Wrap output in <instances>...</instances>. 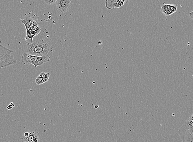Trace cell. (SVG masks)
Segmentation results:
<instances>
[{
	"label": "cell",
	"mask_w": 193,
	"mask_h": 142,
	"mask_svg": "<svg viewBox=\"0 0 193 142\" xmlns=\"http://www.w3.org/2000/svg\"><path fill=\"white\" fill-rule=\"evenodd\" d=\"M50 46L43 40H37L28 45L27 53L36 56L42 57L48 55Z\"/></svg>",
	"instance_id": "1"
},
{
	"label": "cell",
	"mask_w": 193,
	"mask_h": 142,
	"mask_svg": "<svg viewBox=\"0 0 193 142\" xmlns=\"http://www.w3.org/2000/svg\"><path fill=\"white\" fill-rule=\"evenodd\" d=\"M13 53L12 50L0 44V69L16 64L17 61L12 55Z\"/></svg>",
	"instance_id": "2"
},
{
	"label": "cell",
	"mask_w": 193,
	"mask_h": 142,
	"mask_svg": "<svg viewBox=\"0 0 193 142\" xmlns=\"http://www.w3.org/2000/svg\"><path fill=\"white\" fill-rule=\"evenodd\" d=\"M182 142H193V118L190 117L178 130Z\"/></svg>",
	"instance_id": "3"
},
{
	"label": "cell",
	"mask_w": 193,
	"mask_h": 142,
	"mask_svg": "<svg viewBox=\"0 0 193 142\" xmlns=\"http://www.w3.org/2000/svg\"><path fill=\"white\" fill-rule=\"evenodd\" d=\"M50 60V57L48 55L39 57L31 55L27 53H24L21 56V62L24 64H32L36 68L48 62Z\"/></svg>",
	"instance_id": "4"
},
{
	"label": "cell",
	"mask_w": 193,
	"mask_h": 142,
	"mask_svg": "<svg viewBox=\"0 0 193 142\" xmlns=\"http://www.w3.org/2000/svg\"><path fill=\"white\" fill-rule=\"evenodd\" d=\"M41 30V28L37 25L33 27L29 31H26V36L25 39L26 44L29 45L32 44L34 42L33 38L38 35L40 32Z\"/></svg>",
	"instance_id": "5"
},
{
	"label": "cell",
	"mask_w": 193,
	"mask_h": 142,
	"mask_svg": "<svg viewBox=\"0 0 193 142\" xmlns=\"http://www.w3.org/2000/svg\"><path fill=\"white\" fill-rule=\"evenodd\" d=\"M71 0H57L55 3L59 12L65 13L71 6Z\"/></svg>",
	"instance_id": "6"
},
{
	"label": "cell",
	"mask_w": 193,
	"mask_h": 142,
	"mask_svg": "<svg viewBox=\"0 0 193 142\" xmlns=\"http://www.w3.org/2000/svg\"><path fill=\"white\" fill-rule=\"evenodd\" d=\"M21 22L24 25L26 31H29L33 27L38 25V23L29 16H25L21 20Z\"/></svg>",
	"instance_id": "7"
},
{
	"label": "cell",
	"mask_w": 193,
	"mask_h": 142,
	"mask_svg": "<svg viewBox=\"0 0 193 142\" xmlns=\"http://www.w3.org/2000/svg\"><path fill=\"white\" fill-rule=\"evenodd\" d=\"M20 139L22 142H40L39 135L35 132H30L29 136L27 137L21 135Z\"/></svg>",
	"instance_id": "8"
},
{
	"label": "cell",
	"mask_w": 193,
	"mask_h": 142,
	"mask_svg": "<svg viewBox=\"0 0 193 142\" xmlns=\"http://www.w3.org/2000/svg\"><path fill=\"white\" fill-rule=\"evenodd\" d=\"M161 11H162V13L165 15L166 16H168L169 15H172L174 12L171 11L170 4H163L161 7Z\"/></svg>",
	"instance_id": "9"
},
{
	"label": "cell",
	"mask_w": 193,
	"mask_h": 142,
	"mask_svg": "<svg viewBox=\"0 0 193 142\" xmlns=\"http://www.w3.org/2000/svg\"><path fill=\"white\" fill-rule=\"evenodd\" d=\"M126 1H118V0H113V9L115 7L121 8V6L124 4L125 2H126Z\"/></svg>",
	"instance_id": "10"
},
{
	"label": "cell",
	"mask_w": 193,
	"mask_h": 142,
	"mask_svg": "<svg viewBox=\"0 0 193 142\" xmlns=\"http://www.w3.org/2000/svg\"><path fill=\"white\" fill-rule=\"evenodd\" d=\"M50 75V73H45V72H43L40 73L39 75L43 79L44 83H45L49 80Z\"/></svg>",
	"instance_id": "11"
},
{
	"label": "cell",
	"mask_w": 193,
	"mask_h": 142,
	"mask_svg": "<svg viewBox=\"0 0 193 142\" xmlns=\"http://www.w3.org/2000/svg\"><path fill=\"white\" fill-rule=\"evenodd\" d=\"M113 0H112V1H108V0H107V1H106V7L108 9L111 10L112 9H113Z\"/></svg>",
	"instance_id": "12"
},
{
	"label": "cell",
	"mask_w": 193,
	"mask_h": 142,
	"mask_svg": "<svg viewBox=\"0 0 193 142\" xmlns=\"http://www.w3.org/2000/svg\"><path fill=\"white\" fill-rule=\"evenodd\" d=\"M35 82L36 84L37 85H40L44 83L43 79H42L41 77L39 75L36 78Z\"/></svg>",
	"instance_id": "13"
},
{
	"label": "cell",
	"mask_w": 193,
	"mask_h": 142,
	"mask_svg": "<svg viewBox=\"0 0 193 142\" xmlns=\"http://www.w3.org/2000/svg\"><path fill=\"white\" fill-rule=\"evenodd\" d=\"M44 2L47 5H52L53 4L57 2V0H45L44 1Z\"/></svg>",
	"instance_id": "14"
},
{
	"label": "cell",
	"mask_w": 193,
	"mask_h": 142,
	"mask_svg": "<svg viewBox=\"0 0 193 142\" xmlns=\"http://www.w3.org/2000/svg\"><path fill=\"white\" fill-rule=\"evenodd\" d=\"M170 7L171 11L174 13L177 11V6L176 5H170Z\"/></svg>",
	"instance_id": "15"
},
{
	"label": "cell",
	"mask_w": 193,
	"mask_h": 142,
	"mask_svg": "<svg viewBox=\"0 0 193 142\" xmlns=\"http://www.w3.org/2000/svg\"><path fill=\"white\" fill-rule=\"evenodd\" d=\"M15 105L12 102H11V103L8 105V106H7V109L8 110H11V109L13 108V107H15Z\"/></svg>",
	"instance_id": "16"
},
{
	"label": "cell",
	"mask_w": 193,
	"mask_h": 142,
	"mask_svg": "<svg viewBox=\"0 0 193 142\" xmlns=\"http://www.w3.org/2000/svg\"><path fill=\"white\" fill-rule=\"evenodd\" d=\"M189 15H190V17L191 19H193V11L190 12L189 13Z\"/></svg>",
	"instance_id": "17"
}]
</instances>
